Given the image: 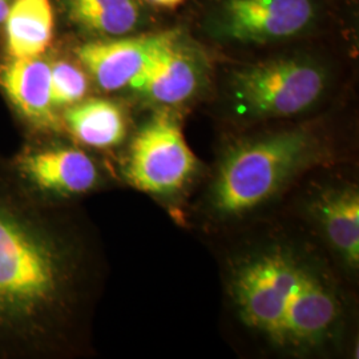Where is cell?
<instances>
[{
	"instance_id": "16",
	"label": "cell",
	"mask_w": 359,
	"mask_h": 359,
	"mask_svg": "<svg viewBox=\"0 0 359 359\" xmlns=\"http://www.w3.org/2000/svg\"><path fill=\"white\" fill-rule=\"evenodd\" d=\"M51 65V99L53 108H68L84 100L88 90L86 72L68 60H56Z\"/></svg>"
},
{
	"instance_id": "2",
	"label": "cell",
	"mask_w": 359,
	"mask_h": 359,
	"mask_svg": "<svg viewBox=\"0 0 359 359\" xmlns=\"http://www.w3.org/2000/svg\"><path fill=\"white\" fill-rule=\"evenodd\" d=\"M317 154L301 130L281 132L233 147L218 169L213 205L224 215H241L269 200Z\"/></svg>"
},
{
	"instance_id": "5",
	"label": "cell",
	"mask_w": 359,
	"mask_h": 359,
	"mask_svg": "<svg viewBox=\"0 0 359 359\" xmlns=\"http://www.w3.org/2000/svg\"><path fill=\"white\" fill-rule=\"evenodd\" d=\"M316 18L314 0H221L210 25L219 38L259 44L294 38Z\"/></svg>"
},
{
	"instance_id": "1",
	"label": "cell",
	"mask_w": 359,
	"mask_h": 359,
	"mask_svg": "<svg viewBox=\"0 0 359 359\" xmlns=\"http://www.w3.org/2000/svg\"><path fill=\"white\" fill-rule=\"evenodd\" d=\"M65 255L35 210L0 194V338L34 342L62 306Z\"/></svg>"
},
{
	"instance_id": "11",
	"label": "cell",
	"mask_w": 359,
	"mask_h": 359,
	"mask_svg": "<svg viewBox=\"0 0 359 359\" xmlns=\"http://www.w3.org/2000/svg\"><path fill=\"white\" fill-rule=\"evenodd\" d=\"M22 168L27 177L41 189L63 194L88 192L97 181V169L92 158L74 148L28 154Z\"/></svg>"
},
{
	"instance_id": "12",
	"label": "cell",
	"mask_w": 359,
	"mask_h": 359,
	"mask_svg": "<svg viewBox=\"0 0 359 359\" xmlns=\"http://www.w3.org/2000/svg\"><path fill=\"white\" fill-rule=\"evenodd\" d=\"M1 27L8 56H43L51 47L55 34L51 0H13Z\"/></svg>"
},
{
	"instance_id": "10",
	"label": "cell",
	"mask_w": 359,
	"mask_h": 359,
	"mask_svg": "<svg viewBox=\"0 0 359 359\" xmlns=\"http://www.w3.org/2000/svg\"><path fill=\"white\" fill-rule=\"evenodd\" d=\"M0 88L27 120L39 126H51L56 121L51 99V65L43 56H8L0 63Z\"/></svg>"
},
{
	"instance_id": "7",
	"label": "cell",
	"mask_w": 359,
	"mask_h": 359,
	"mask_svg": "<svg viewBox=\"0 0 359 359\" xmlns=\"http://www.w3.org/2000/svg\"><path fill=\"white\" fill-rule=\"evenodd\" d=\"M201 81V69L177 32H165L130 90L154 103L177 105L191 99Z\"/></svg>"
},
{
	"instance_id": "9",
	"label": "cell",
	"mask_w": 359,
	"mask_h": 359,
	"mask_svg": "<svg viewBox=\"0 0 359 359\" xmlns=\"http://www.w3.org/2000/svg\"><path fill=\"white\" fill-rule=\"evenodd\" d=\"M337 316L338 306L333 294L314 274L301 268L277 341L295 346L318 342L332 329Z\"/></svg>"
},
{
	"instance_id": "18",
	"label": "cell",
	"mask_w": 359,
	"mask_h": 359,
	"mask_svg": "<svg viewBox=\"0 0 359 359\" xmlns=\"http://www.w3.org/2000/svg\"><path fill=\"white\" fill-rule=\"evenodd\" d=\"M154 4L160 7H167V8H173L181 4L184 0H151Z\"/></svg>"
},
{
	"instance_id": "8",
	"label": "cell",
	"mask_w": 359,
	"mask_h": 359,
	"mask_svg": "<svg viewBox=\"0 0 359 359\" xmlns=\"http://www.w3.org/2000/svg\"><path fill=\"white\" fill-rule=\"evenodd\" d=\"M165 32L142 36L95 39L79 46L76 56L105 92L130 88Z\"/></svg>"
},
{
	"instance_id": "3",
	"label": "cell",
	"mask_w": 359,
	"mask_h": 359,
	"mask_svg": "<svg viewBox=\"0 0 359 359\" xmlns=\"http://www.w3.org/2000/svg\"><path fill=\"white\" fill-rule=\"evenodd\" d=\"M326 88V74L305 57H278L237 71L231 95L237 109L256 118L287 117L309 109Z\"/></svg>"
},
{
	"instance_id": "14",
	"label": "cell",
	"mask_w": 359,
	"mask_h": 359,
	"mask_svg": "<svg viewBox=\"0 0 359 359\" xmlns=\"http://www.w3.org/2000/svg\"><path fill=\"white\" fill-rule=\"evenodd\" d=\"M65 121L76 140L92 148L115 147L127 133L121 107L104 99L81 100L68 107Z\"/></svg>"
},
{
	"instance_id": "4",
	"label": "cell",
	"mask_w": 359,
	"mask_h": 359,
	"mask_svg": "<svg viewBox=\"0 0 359 359\" xmlns=\"http://www.w3.org/2000/svg\"><path fill=\"white\" fill-rule=\"evenodd\" d=\"M196 167L179 121L169 114H157L135 136L126 175L139 191L170 194L184 188Z\"/></svg>"
},
{
	"instance_id": "6",
	"label": "cell",
	"mask_w": 359,
	"mask_h": 359,
	"mask_svg": "<svg viewBox=\"0 0 359 359\" xmlns=\"http://www.w3.org/2000/svg\"><path fill=\"white\" fill-rule=\"evenodd\" d=\"M301 266L283 253H269L237 273L233 294L245 323L277 341L287 301Z\"/></svg>"
},
{
	"instance_id": "13",
	"label": "cell",
	"mask_w": 359,
	"mask_h": 359,
	"mask_svg": "<svg viewBox=\"0 0 359 359\" xmlns=\"http://www.w3.org/2000/svg\"><path fill=\"white\" fill-rule=\"evenodd\" d=\"M68 20L99 39L120 38L142 23L137 0H62Z\"/></svg>"
},
{
	"instance_id": "15",
	"label": "cell",
	"mask_w": 359,
	"mask_h": 359,
	"mask_svg": "<svg viewBox=\"0 0 359 359\" xmlns=\"http://www.w3.org/2000/svg\"><path fill=\"white\" fill-rule=\"evenodd\" d=\"M322 225L329 241L351 266L359 261V196L354 189L326 194L320 204Z\"/></svg>"
},
{
	"instance_id": "17",
	"label": "cell",
	"mask_w": 359,
	"mask_h": 359,
	"mask_svg": "<svg viewBox=\"0 0 359 359\" xmlns=\"http://www.w3.org/2000/svg\"><path fill=\"white\" fill-rule=\"evenodd\" d=\"M13 0H0V27L3 26L7 15L11 10Z\"/></svg>"
}]
</instances>
